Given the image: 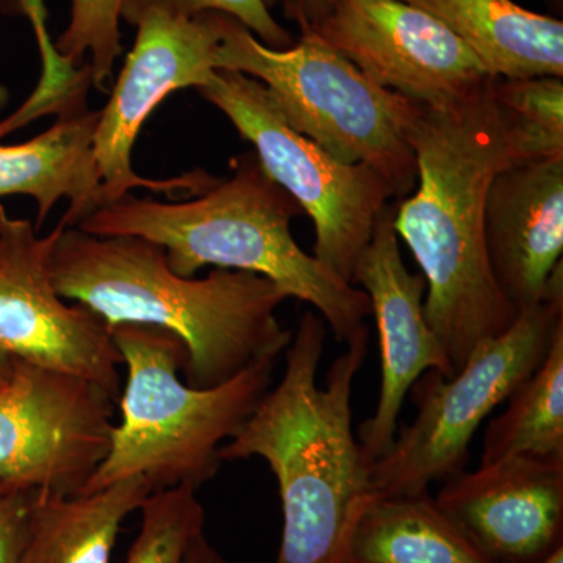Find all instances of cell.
Masks as SVG:
<instances>
[{
    "label": "cell",
    "mask_w": 563,
    "mask_h": 563,
    "mask_svg": "<svg viewBox=\"0 0 563 563\" xmlns=\"http://www.w3.org/2000/svg\"><path fill=\"white\" fill-rule=\"evenodd\" d=\"M495 95L504 109L563 152V80L543 76L495 79Z\"/></svg>",
    "instance_id": "603a6c76"
},
{
    "label": "cell",
    "mask_w": 563,
    "mask_h": 563,
    "mask_svg": "<svg viewBox=\"0 0 563 563\" xmlns=\"http://www.w3.org/2000/svg\"><path fill=\"white\" fill-rule=\"evenodd\" d=\"M428 11L493 77H563V22L514 0H402Z\"/></svg>",
    "instance_id": "e0dca14e"
},
{
    "label": "cell",
    "mask_w": 563,
    "mask_h": 563,
    "mask_svg": "<svg viewBox=\"0 0 563 563\" xmlns=\"http://www.w3.org/2000/svg\"><path fill=\"white\" fill-rule=\"evenodd\" d=\"M117 404L99 385L16 358L0 388V487L80 495L109 454Z\"/></svg>",
    "instance_id": "30bf717a"
},
{
    "label": "cell",
    "mask_w": 563,
    "mask_h": 563,
    "mask_svg": "<svg viewBox=\"0 0 563 563\" xmlns=\"http://www.w3.org/2000/svg\"><path fill=\"white\" fill-rule=\"evenodd\" d=\"M91 81L80 85L55 111L57 121L46 132L20 144H0V199L22 195L35 199L36 232L62 199H69L62 218L65 228L101 206L92 140L101 110L87 107Z\"/></svg>",
    "instance_id": "2e32d148"
},
{
    "label": "cell",
    "mask_w": 563,
    "mask_h": 563,
    "mask_svg": "<svg viewBox=\"0 0 563 563\" xmlns=\"http://www.w3.org/2000/svg\"><path fill=\"white\" fill-rule=\"evenodd\" d=\"M151 493L141 476L74 496L36 493L16 563H110L121 525Z\"/></svg>",
    "instance_id": "ac0fdd59"
},
{
    "label": "cell",
    "mask_w": 563,
    "mask_h": 563,
    "mask_svg": "<svg viewBox=\"0 0 563 563\" xmlns=\"http://www.w3.org/2000/svg\"><path fill=\"white\" fill-rule=\"evenodd\" d=\"M140 510V532L124 563H184L206 528L195 488L179 485L151 493Z\"/></svg>",
    "instance_id": "44dd1931"
},
{
    "label": "cell",
    "mask_w": 563,
    "mask_h": 563,
    "mask_svg": "<svg viewBox=\"0 0 563 563\" xmlns=\"http://www.w3.org/2000/svg\"><path fill=\"white\" fill-rule=\"evenodd\" d=\"M254 146L263 169L301 206L314 225L313 257L352 284L376 222L395 191L366 165L336 161L285 121L265 85L217 69L198 90Z\"/></svg>",
    "instance_id": "ba28073f"
},
{
    "label": "cell",
    "mask_w": 563,
    "mask_h": 563,
    "mask_svg": "<svg viewBox=\"0 0 563 563\" xmlns=\"http://www.w3.org/2000/svg\"><path fill=\"white\" fill-rule=\"evenodd\" d=\"M233 174L190 201L161 202L128 195L92 211L77 225L96 236H139L166 252L169 268L195 277L206 266L258 274L288 298L309 302L336 340L366 331L372 303L296 243L291 221L301 206L263 169L255 152L232 163Z\"/></svg>",
    "instance_id": "277c9868"
},
{
    "label": "cell",
    "mask_w": 563,
    "mask_h": 563,
    "mask_svg": "<svg viewBox=\"0 0 563 563\" xmlns=\"http://www.w3.org/2000/svg\"><path fill=\"white\" fill-rule=\"evenodd\" d=\"M307 33L374 84L426 107L463 101L493 79L450 29L402 0H333Z\"/></svg>",
    "instance_id": "7c38bea8"
},
{
    "label": "cell",
    "mask_w": 563,
    "mask_h": 563,
    "mask_svg": "<svg viewBox=\"0 0 563 563\" xmlns=\"http://www.w3.org/2000/svg\"><path fill=\"white\" fill-rule=\"evenodd\" d=\"M0 490H3V488H2V487H0Z\"/></svg>",
    "instance_id": "d6a6232c"
},
{
    "label": "cell",
    "mask_w": 563,
    "mask_h": 563,
    "mask_svg": "<svg viewBox=\"0 0 563 563\" xmlns=\"http://www.w3.org/2000/svg\"><path fill=\"white\" fill-rule=\"evenodd\" d=\"M14 362H16V358L0 350V388L10 383L14 372Z\"/></svg>",
    "instance_id": "f1b7e54d"
},
{
    "label": "cell",
    "mask_w": 563,
    "mask_h": 563,
    "mask_svg": "<svg viewBox=\"0 0 563 563\" xmlns=\"http://www.w3.org/2000/svg\"><path fill=\"white\" fill-rule=\"evenodd\" d=\"M325 335L321 314H302L280 383L220 448L222 463L261 457L276 477L284 526L274 563H343L352 520L374 495L373 462L352 429L351 407L368 329L346 344L320 387Z\"/></svg>",
    "instance_id": "7a4b0ae2"
},
{
    "label": "cell",
    "mask_w": 563,
    "mask_h": 563,
    "mask_svg": "<svg viewBox=\"0 0 563 563\" xmlns=\"http://www.w3.org/2000/svg\"><path fill=\"white\" fill-rule=\"evenodd\" d=\"M111 336L128 366L121 391L120 424L109 454L84 492L141 476L152 490L198 488L220 472V448L231 440L272 388L277 358L266 357L213 388H192L180 379L187 350L161 328L118 324Z\"/></svg>",
    "instance_id": "5b68a950"
},
{
    "label": "cell",
    "mask_w": 563,
    "mask_h": 563,
    "mask_svg": "<svg viewBox=\"0 0 563 563\" xmlns=\"http://www.w3.org/2000/svg\"><path fill=\"white\" fill-rule=\"evenodd\" d=\"M393 213L395 206L388 203L352 276V285L368 296L379 333V399L373 417L358 431V442L372 462L395 442L402 404L418 377L431 369L454 376L450 358L426 320V279L404 263Z\"/></svg>",
    "instance_id": "4fadbf2b"
},
{
    "label": "cell",
    "mask_w": 563,
    "mask_h": 563,
    "mask_svg": "<svg viewBox=\"0 0 563 563\" xmlns=\"http://www.w3.org/2000/svg\"><path fill=\"white\" fill-rule=\"evenodd\" d=\"M272 9H280L288 21L298 25L299 33L317 27L331 10L333 0H263Z\"/></svg>",
    "instance_id": "484cf974"
},
{
    "label": "cell",
    "mask_w": 563,
    "mask_h": 563,
    "mask_svg": "<svg viewBox=\"0 0 563 563\" xmlns=\"http://www.w3.org/2000/svg\"><path fill=\"white\" fill-rule=\"evenodd\" d=\"M122 3L124 0H70L68 27L54 44L58 57L69 68L90 57L87 66L92 87L98 90L106 87L121 55Z\"/></svg>",
    "instance_id": "7402d4cb"
},
{
    "label": "cell",
    "mask_w": 563,
    "mask_h": 563,
    "mask_svg": "<svg viewBox=\"0 0 563 563\" xmlns=\"http://www.w3.org/2000/svg\"><path fill=\"white\" fill-rule=\"evenodd\" d=\"M10 102V92L7 90V87L0 85V113L5 110V107L9 106Z\"/></svg>",
    "instance_id": "f546056e"
},
{
    "label": "cell",
    "mask_w": 563,
    "mask_h": 563,
    "mask_svg": "<svg viewBox=\"0 0 563 563\" xmlns=\"http://www.w3.org/2000/svg\"><path fill=\"white\" fill-rule=\"evenodd\" d=\"M36 493L14 488L0 490V563L18 562Z\"/></svg>",
    "instance_id": "d4e9b609"
},
{
    "label": "cell",
    "mask_w": 563,
    "mask_h": 563,
    "mask_svg": "<svg viewBox=\"0 0 563 563\" xmlns=\"http://www.w3.org/2000/svg\"><path fill=\"white\" fill-rule=\"evenodd\" d=\"M343 563L493 562L424 492L365 499L347 531Z\"/></svg>",
    "instance_id": "d6986e66"
},
{
    "label": "cell",
    "mask_w": 563,
    "mask_h": 563,
    "mask_svg": "<svg viewBox=\"0 0 563 563\" xmlns=\"http://www.w3.org/2000/svg\"><path fill=\"white\" fill-rule=\"evenodd\" d=\"M63 299L99 314L109 328L152 325L179 336L181 374L192 388H213L252 362L279 358L292 332L277 320L287 292L258 274L214 269L203 279L179 276L166 252L139 236H96L63 229L51 254Z\"/></svg>",
    "instance_id": "3957f363"
},
{
    "label": "cell",
    "mask_w": 563,
    "mask_h": 563,
    "mask_svg": "<svg viewBox=\"0 0 563 563\" xmlns=\"http://www.w3.org/2000/svg\"><path fill=\"white\" fill-rule=\"evenodd\" d=\"M217 22L218 69L261 81L296 132L336 161L369 166L388 181L396 199L413 191L417 161L406 131L417 102L374 84L310 33L287 49H273L228 14L217 13Z\"/></svg>",
    "instance_id": "8992f818"
},
{
    "label": "cell",
    "mask_w": 563,
    "mask_h": 563,
    "mask_svg": "<svg viewBox=\"0 0 563 563\" xmlns=\"http://www.w3.org/2000/svg\"><path fill=\"white\" fill-rule=\"evenodd\" d=\"M63 229L58 222L40 236L31 220L0 203V350L99 385L120 402L124 362L109 324L81 303L68 306L52 282L51 254Z\"/></svg>",
    "instance_id": "8fae6325"
},
{
    "label": "cell",
    "mask_w": 563,
    "mask_h": 563,
    "mask_svg": "<svg viewBox=\"0 0 563 563\" xmlns=\"http://www.w3.org/2000/svg\"><path fill=\"white\" fill-rule=\"evenodd\" d=\"M548 3H551V5L558 7V9H561L562 7V0H547Z\"/></svg>",
    "instance_id": "1f68e13d"
},
{
    "label": "cell",
    "mask_w": 563,
    "mask_h": 563,
    "mask_svg": "<svg viewBox=\"0 0 563 563\" xmlns=\"http://www.w3.org/2000/svg\"><path fill=\"white\" fill-rule=\"evenodd\" d=\"M184 563H228L217 548L211 547L206 533H201L192 542Z\"/></svg>",
    "instance_id": "83f0119b"
},
{
    "label": "cell",
    "mask_w": 563,
    "mask_h": 563,
    "mask_svg": "<svg viewBox=\"0 0 563 563\" xmlns=\"http://www.w3.org/2000/svg\"><path fill=\"white\" fill-rule=\"evenodd\" d=\"M437 506L493 563H539L563 548V459H504L443 481Z\"/></svg>",
    "instance_id": "5bb4252c"
},
{
    "label": "cell",
    "mask_w": 563,
    "mask_h": 563,
    "mask_svg": "<svg viewBox=\"0 0 563 563\" xmlns=\"http://www.w3.org/2000/svg\"><path fill=\"white\" fill-rule=\"evenodd\" d=\"M539 563H563V548Z\"/></svg>",
    "instance_id": "4dcf8cb0"
},
{
    "label": "cell",
    "mask_w": 563,
    "mask_h": 563,
    "mask_svg": "<svg viewBox=\"0 0 563 563\" xmlns=\"http://www.w3.org/2000/svg\"><path fill=\"white\" fill-rule=\"evenodd\" d=\"M495 79L450 106L417 103L406 131L417 191L393 213V229L426 279V320L454 374L477 344L503 335L518 318L485 251L488 188L507 166L563 155L504 109Z\"/></svg>",
    "instance_id": "6da1fadb"
},
{
    "label": "cell",
    "mask_w": 563,
    "mask_h": 563,
    "mask_svg": "<svg viewBox=\"0 0 563 563\" xmlns=\"http://www.w3.org/2000/svg\"><path fill=\"white\" fill-rule=\"evenodd\" d=\"M22 13L27 14L35 27L36 36H38L41 54L43 57H49L54 54V44H51L49 36L46 32V9H44V0H18Z\"/></svg>",
    "instance_id": "4316f807"
},
{
    "label": "cell",
    "mask_w": 563,
    "mask_h": 563,
    "mask_svg": "<svg viewBox=\"0 0 563 563\" xmlns=\"http://www.w3.org/2000/svg\"><path fill=\"white\" fill-rule=\"evenodd\" d=\"M121 20L135 25L136 38L110 101L101 110L92 140L101 179L99 207L120 201L135 188H147L169 198L202 195L220 177L202 169L172 179L141 177L133 172L132 151L141 128L158 103L177 90H199L218 69L217 11L188 18L154 0H124Z\"/></svg>",
    "instance_id": "9c48e42d"
},
{
    "label": "cell",
    "mask_w": 563,
    "mask_h": 563,
    "mask_svg": "<svg viewBox=\"0 0 563 563\" xmlns=\"http://www.w3.org/2000/svg\"><path fill=\"white\" fill-rule=\"evenodd\" d=\"M561 325L563 291L518 314L503 335L477 344L454 376L422 373L409 391L413 421L373 462L374 495H420L465 472L477 429L539 368Z\"/></svg>",
    "instance_id": "52a82bcc"
},
{
    "label": "cell",
    "mask_w": 563,
    "mask_h": 563,
    "mask_svg": "<svg viewBox=\"0 0 563 563\" xmlns=\"http://www.w3.org/2000/svg\"><path fill=\"white\" fill-rule=\"evenodd\" d=\"M484 239L493 279L515 312L563 291V155L515 163L495 177Z\"/></svg>",
    "instance_id": "9a60e30c"
},
{
    "label": "cell",
    "mask_w": 563,
    "mask_h": 563,
    "mask_svg": "<svg viewBox=\"0 0 563 563\" xmlns=\"http://www.w3.org/2000/svg\"><path fill=\"white\" fill-rule=\"evenodd\" d=\"M518 455L563 459V325L539 368L515 388L484 433L481 465Z\"/></svg>",
    "instance_id": "ffe728a7"
},
{
    "label": "cell",
    "mask_w": 563,
    "mask_h": 563,
    "mask_svg": "<svg viewBox=\"0 0 563 563\" xmlns=\"http://www.w3.org/2000/svg\"><path fill=\"white\" fill-rule=\"evenodd\" d=\"M165 9L181 14V16H198V14L217 11L228 14L242 22L261 43L273 49H287L295 44V38L287 29L274 20L272 10L263 0H154Z\"/></svg>",
    "instance_id": "cb8c5ba5"
}]
</instances>
